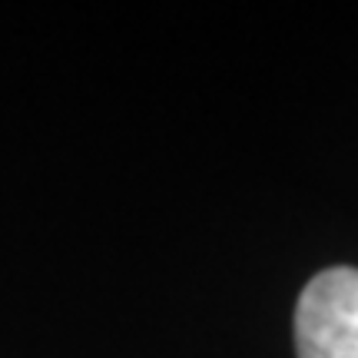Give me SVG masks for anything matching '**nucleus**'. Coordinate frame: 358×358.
I'll use <instances>...</instances> for the list:
<instances>
[{"instance_id":"f257e3e1","label":"nucleus","mask_w":358,"mask_h":358,"mask_svg":"<svg viewBox=\"0 0 358 358\" xmlns=\"http://www.w3.org/2000/svg\"><path fill=\"white\" fill-rule=\"evenodd\" d=\"M299 358H358V268L319 272L295 306Z\"/></svg>"}]
</instances>
